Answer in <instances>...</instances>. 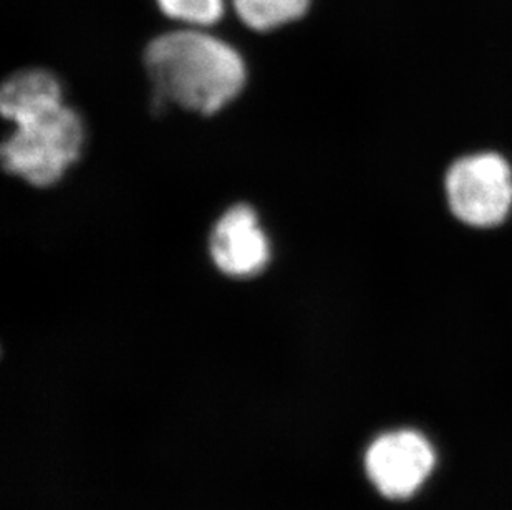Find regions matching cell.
I'll list each match as a JSON object with an SVG mask.
<instances>
[{
  "instance_id": "3",
  "label": "cell",
  "mask_w": 512,
  "mask_h": 510,
  "mask_svg": "<svg viewBox=\"0 0 512 510\" xmlns=\"http://www.w3.org/2000/svg\"><path fill=\"white\" fill-rule=\"evenodd\" d=\"M451 212L471 227H494L512 209V169L496 153H476L458 159L445 179Z\"/></svg>"
},
{
  "instance_id": "4",
  "label": "cell",
  "mask_w": 512,
  "mask_h": 510,
  "mask_svg": "<svg viewBox=\"0 0 512 510\" xmlns=\"http://www.w3.org/2000/svg\"><path fill=\"white\" fill-rule=\"evenodd\" d=\"M435 449L423 434L400 429L382 434L365 454V469L388 499L413 496L435 467Z\"/></svg>"
},
{
  "instance_id": "5",
  "label": "cell",
  "mask_w": 512,
  "mask_h": 510,
  "mask_svg": "<svg viewBox=\"0 0 512 510\" xmlns=\"http://www.w3.org/2000/svg\"><path fill=\"white\" fill-rule=\"evenodd\" d=\"M211 257L223 274L237 279L254 277L266 269L271 247L257 214L246 204H237L216 222L211 241Z\"/></svg>"
},
{
  "instance_id": "8",
  "label": "cell",
  "mask_w": 512,
  "mask_h": 510,
  "mask_svg": "<svg viewBox=\"0 0 512 510\" xmlns=\"http://www.w3.org/2000/svg\"><path fill=\"white\" fill-rule=\"evenodd\" d=\"M163 14L191 25H211L223 17L224 0H158Z\"/></svg>"
},
{
  "instance_id": "6",
  "label": "cell",
  "mask_w": 512,
  "mask_h": 510,
  "mask_svg": "<svg viewBox=\"0 0 512 510\" xmlns=\"http://www.w3.org/2000/svg\"><path fill=\"white\" fill-rule=\"evenodd\" d=\"M62 87L45 70H22L7 78L0 92V110L15 125L62 106Z\"/></svg>"
},
{
  "instance_id": "1",
  "label": "cell",
  "mask_w": 512,
  "mask_h": 510,
  "mask_svg": "<svg viewBox=\"0 0 512 510\" xmlns=\"http://www.w3.org/2000/svg\"><path fill=\"white\" fill-rule=\"evenodd\" d=\"M145 63L160 102L213 115L232 102L246 83L241 55L223 40L198 30L156 37Z\"/></svg>"
},
{
  "instance_id": "7",
  "label": "cell",
  "mask_w": 512,
  "mask_h": 510,
  "mask_svg": "<svg viewBox=\"0 0 512 510\" xmlns=\"http://www.w3.org/2000/svg\"><path fill=\"white\" fill-rule=\"evenodd\" d=\"M232 4L247 27L266 32L300 19L310 0H232Z\"/></svg>"
},
{
  "instance_id": "2",
  "label": "cell",
  "mask_w": 512,
  "mask_h": 510,
  "mask_svg": "<svg viewBox=\"0 0 512 510\" xmlns=\"http://www.w3.org/2000/svg\"><path fill=\"white\" fill-rule=\"evenodd\" d=\"M15 126L2 145V163L27 183L39 188L57 183L80 156L82 121L67 105Z\"/></svg>"
}]
</instances>
